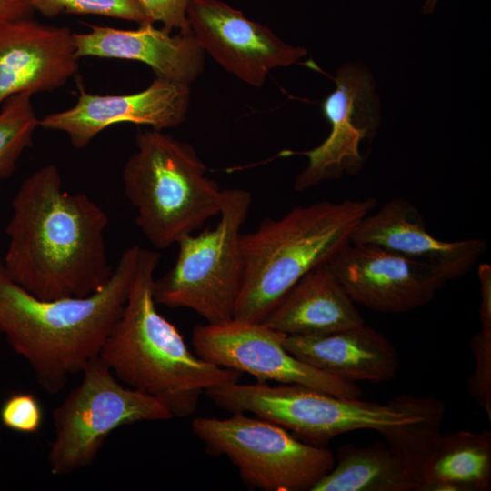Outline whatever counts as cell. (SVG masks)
Instances as JSON below:
<instances>
[{
    "mask_svg": "<svg viewBox=\"0 0 491 491\" xmlns=\"http://www.w3.org/2000/svg\"><path fill=\"white\" fill-rule=\"evenodd\" d=\"M475 371L468 378L469 394L485 410L491 422V332L481 329L470 340Z\"/></svg>",
    "mask_w": 491,
    "mask_h": 491,
    "instance_id": "25",
    "label": "cell"
},
{
    "mask_svg": "<svg viewBox=\"0 0 491 491\" xmlns=\"http://www.w3.org/2000/svg\"><path fill=\"white\" fill-rule=\"evenodd\" d=\"M336 89L322 102V112L330 124L328 136L306 151H284L282 155H305L307 166L296 175L294 187L306 191L319 184L356 175L365 159L360 143L370 140L380 125L379 97L371 72L359 63H346L336 72Z\"/></svg>",
    "mask_w": 491,
    "mask_h": 491,
    "instance_id": "11",
    "label": "cell"
},
{
    "mask_svg": "<svg viewBox=\"0 0 491 491\" xmlns=\"http://www.w3.org/2000/svg\"><path fill=\"white\" fill-rule=\"evenodd\" d=\"M251 204L249 191L223 189L217 225L183 237L174 266L155 279L156 304L189 308L207 323L233 318L243 277L241 229Z\"/></svg>",
    "mask_w": 491,
    "mask_h": 491,
    "instance_id": "7",
    "label": "cell"
},
{
    "mask_svg": "<svg viewBox=\"0 0 491 491\" xmlns=\"http://www.w3.org/2000/svg\"><path fill=\"white\" fill-rule=\"evenodd\" d=\"M420 491H487L491 487V432L441 434L421 473Z\"/></svg>",
    "mask_w": 491,
    "mask_h": 491,
    "instance_id": "20",
    "label": "cell"
},
{
    "mask_svg": "<svg viewBox=\"0 0 491 491\" xmlns=\"http://www.w3.org/2000/svg\"><path fill=\"white\" fill-rule=\"evenodd\" d=\"M1 421H0V440H1Z\"/></svg>",
    "mask_w": 491,
    "mask_h": 491,
    "instance_id": "31",
    "label": "cell"
},
{
    "mask_svg": "<svg viewBox=\"0 0 491 491\" xmlns=\"http://www.w3.org/2000/svg\"><path fill=\"white\" fill-rule=\"evenodd\" d=\"M285 348L303 362L347 382L393 379L399 359L393 344L363 324L321 336H286Z\"/></svg>",
    "mask_w": 491,
    "mask_h": 491,
    "instance_id": "18",
    "label": "cell"
},
{
    "mask_svg": "<svg viewBox=\"0 0 491 491\" xmlns=\"http://www.w3.org/2000/svg\"><path fill=\"white\" fill-rule=\"evenodd\" d=\"M135 145L123 169L124 190L155 247L177 244L218 216L223 189L191 145L151 129L136 134Z\"/></svg>",
    "mask_w": 491,
    "mask_h": 491,
    "instance_id": "5",
    "label": "cell"
},
{
    "mask_svg": "<svg viewBox=\"0 0 491 491\" xmlns=\"http://www.w3.org/2000/svg\"><path fill=\"white\" fill-rule=\"evenodd\" d=\"M420 417L411 423L379 432L392 455L405 470L422 485L423 466L438 441L445 417L444 403L431 396L418 397Z\"/></svg>",
    "mask_w": 491,
    "mask_h": 491,
    "instance_id": "22",
    "label": "cell"
},
{
    "mask_svg": "<svg viewBox=\"0 0 491 491\" xmlns=\"http://www.w3.org/2000/svg\"><path fill=\"white\" fill-rule=\"evenodd\" d=\"M78 90L74 106L39 119L40 127L64 132L76 149L119 123L146 125L158 131L176 127L185 120L190 104L189 85L160 77L129 95H93L82 85Z\"/></svg>",
    "mask_w": 491,
    "mask_h": 491,
    "instance_id": "14",
    "label": "cell"
},
{
    "mask_svg": "<svg viewBox=\"0 0 491 491\" xmlns=\"http://www.w3.org/2000/svg\"><path fill=\"white\" fill-rule=\"evenodd\" d=\"M418 483L392 455L386 442L345 446L336 466L312 491H418Z\"/></svg>",
    "mask_w": 491,
    "mask_h": 491,
    "instance_id": "21",
    "label": "cell"
},
{
    "mask_svg": "<svg viewBox=\"0 0 491 491\" xmlns=\"http://www.w3.org/2000/svg\"><path fill=\"white\" fill-rule=\"evenodd\" d=\"M439 0H425L422 6L423 14H432L435 12L436 6Z\"/></svg>",
    "mask_w": 491,
    "mask_h": 491,
    "instance_id": "30",
    "label": "cell"
},
{
    "mask_svg": "<svg viewBox=\"0 0 491 491\" xmlns=\"http://www.w3.org/2000/svg\"><path fill=\"white\" fill-rule=\"evenodd\" d=\"M478 277L481 292L479 306L481 329L491 332V267L488 264L479 266Z\"/></svg>",
    "mask_w": 491,
    "mask_h": 491,
    "instance_id": "28",
    "label": "cell"
},
{
    "mask_svg": "<svg viewBox=\"0 0 491 491\" xmlns=\"http://www.w3.org/2000/svg\"><path fill=\"white\" fill-rule=\"evenodd\" d=\"M186 15L204 52L252 86H262L271 70L294 65L307 55L305 48L285 43L219 0H190Z\"/></svg>",
    "mask_w": 491,
    "mask_h": 491,
    "instance_id": "12",
    "label": "cell"
},
{
    "mask_svg": "<svg viewBox=\"0 0 491 491\" xmlns=\"http://www.w3.org/2000/svg\"><path fill=\"white\" fill-rule=\"evenodd\" d=\"M73 33L78 58L85 56L134 60L146 64L155 77L190 85L203 72L205 53L191 34H172L153 23L135 30L88 25Z\"/></svg>",
    "mask_w": 491,
    "mask_h": 491,
    "instance_id": "17",
    "label": "cell"
},
{
    "mask_svg": "<svg viewBox=\"0 0 491 491\" xmlns=\"http://www.w3.org/2000/svg\"><path fill=\"white\" fill-rule=\"evenodd\" d=\"M328 264L355 303L385 314L421 307L446 283L432 266L370 244L350 242Z\"/></svg>",
    "mask_w": 491,
    "mask_h": 491,
    "instance_id": "13",
    "label": "cell"
},
{
    "mask_svg": "<svg viewBox=\"0 0 491 491\" xmlns=\"http://www.w3.org/2000/svg\"><path fill=\"white\" fill-rule=\"evenodd\" d=\"M73 33L32 17L0 24V107L18 94L51 92L78 72Z\"/></svg>",
    "mask_w": 491,
    "mask_h": 491,
    "instance_id": "15",
    "label": "cell"
},
{
    "mask_svg": "<svg viewBox=\"0 0 491 491\" xmlns=\"http://www.w3.org/2000/svg\"><path fill=\"white\" fill-rule=\"evenodd\" d=\"M376 205L373 197L319 201L242 233L243 277L233 317L262 322L301 277L351 242Z\"/></svg>",
    "mask_w": 491,
    "mask_h": 491,
    "instance_id": "4",
    "label": "cell"
},
{
    "mask_svg": "<svg viewBox=\"0 0 491 491\" xmlns=\"http://www.w3.org/2000/svg\"><path fill=\"white\" fill-rule=\"evenodd\" d=\"M286 335L262 322L231 318L197 325L192 345L202 359L254 376L257 382L276 381L312 387L336 396L360 398L362 390L298 359L284 346Z\"/></svg>",
    "mask_w": 491,
    "mask_h": 491,
    "instance_id": "10",
    "label": "cell"
},
{
    "mask_svg": "<svg viewBox=\"0 0 491 491\" xmlns=\"http://www.w3.org/2000/svg\"><path fill=\"white\" fill-rule=\"evenodd\" d=\"M328 263L301 277L262 321L286 336H321L366 324Z\"/></svg>",
    "mask_w": 491,
    "mask_h": 491,
    "instance_id": "19",
    "label": "cell"
},
{
    "mask_svg": "<svg viewBox=\"0 0 491 491\" xmlns=\"http://www.w3.org/2000/svg\"><path fill=\"white\" fill-rule=\"evenodd\" d=\"M33 14L26 0H0V24L32 17Z\"/></svg>",
    "mask_w": 491,
    "mask_h": 491,
    "instance_id": "29",
    "label": "cell"
},
{
    "mask_svg": "<svg viewBox=\"0 0 491 491\" xmlns=\"http://www.w3.org/2000/svg\"><path fill=\"white\" fill-rule=\"evenodd\" d=\"M29 94L6 99L0 107V179L9 177L22 154L33 145L39 119Z\"/></svg>",
    "mask_w": 491,
    "mask_h": 491,
    "instance_id": "23",
    "label": "cell"
},
{
    "mask_svg": "<svg viewBox=\"0 0 491 491\" xmlns=\"http://www.w3.org/2000/svg\"><path fill=\"white\" fill-rule=\"evenodd\" d=\"M192 430L208 453L225 456L245 483L265 491L311 490L335 465L327 448L260 417H196Z\"/></svg>",
    "mask_w": 491,
    "mask_h": 491,
    "instance_id": "9",
    "label": "cell"
},
{
    "mask_svg": "<svg viewBox=\"0 0 491 491\" xmlns=\"http://www.w3.org/2000/svg\"><path fill=\"white\" fill-rule=\"evenodd\" d=\"M12 209L3 265L11 280L45 300L85 296L107 283L108 216L88 195L65 191L55 165L23 181Z\"/></svg>",
    "mask_w": 491,
    "mask_h": 491,
    "instance_id": "1",
    "label": "cell"
},
{
    "mask_svg": "<svg viewBox=\"0 0 491 491\" xmlns=\"http://www.w3.org/2000/svg\"><path fill=\"white\" fill-rule=\"evenodd\" d=\"M0 421L8 429L36 433L43 422V411L37 398L28 392L10 395L0 407Z\"/></svg>",
    "mask_w": 491,
    "mask_h": 491,
    "instance_id": "26",
    "label": "cell"
},
{
    "mask_svg": "<svg viewBox=\"0 0 491 491\" xmlns=\"http://www.w3.org/2000/svg\"><path fill=\"white\" fill-rule=\"evenodd\" d=\"M83 378L52 414L55 436L47 463L64 476L91 466L108 436L120 426L173 416L158 398L122 384L98 356Z\"/></svg>",
    "mask_w": 491,
    "mask_h": 491,
    "instance_id": "8",
    "label": "cell"
},
{
    "mask_svg": "<svg viewBox=\"0 0 491 491\" xmlns=\"http://www.w3.org/2000/svg\"><path fill=\"white\" fill-rule=\"evenodd\" d=\"M31 8L46 17L61 14L97 15L139 25L152 23L136 0H26ZM154 24V23H153Z\"/></svg>",
    "mask_w": 491,
    "mask_h": 491,
    "instance_id": "24",
    "label": "cell"
},
{
    "mask_svg": "<svg viewBox=\"0 0 491 491\" xmlns=\"http://www.w3.org/2000/svg\"><path fill=\"white\" fill-rule=\"evenodd\" d=\"M351 242L378 246L425 263L446 282L467 275L487 250L482 238L444 241L432 235L420 210L402 197H394L366 215Z\"/></svg>",
    "mask_w": 491,
    "mask_h": 491,
    "instance_id": "16",
    "label": "cell"
},
{
    "mask_svg": "<svg viewBox=\"0 0 491 491\" xmlns=\"http://www.w3.org/2000/svg\"><path fill=\"white\" fill-rule=\"evenodd\" d=\"M205 393L232 414H254L318 446L349 431L381 432L420 417L418 396L412 395H401L383 405L340 397L301 385L273 386L266 382H230Z\"/></svg>",
    "mask_w": 491,
    "mask_h": 491,
    "instance_id": "6",
    "label": "cell"
},
{
    "mask_svg": "<svg viewBox=\"0 0 491 491\" xmlns=\"http://www.w3.org/2000/svg\"><path fill=\"white\" fill-rule=\"evenodd\" d=\"M143 247L126 248L107 283L85 296L40 299L0 266V334L29 364L39 386L57 394L99 356L121 316Z\"/></svg>",
    "mask_w": 491,
    "mask_h": 491,
    "instance_id": "2",
    "label": "cell"
},
{
    "mask_svg": "<svg viewBox=\"0 0 491 491\" xmlns=\"http://www.w3.org/2000/svg\"><path fill=\"white\" fill-rule=\"evenodd\" d=\"M0 266H1V264H0Z\"/></svg>",
    "mask_w": 491,
    "mask_h": 491,
    "instance_id": "32",
    "label": "cell"
},
{
    "mask_svg": "<svg viewBox=\"0 0 491 491\" xmlns=\"http://www.w3.org/2000/svg\"><path fill=\"white\" fill-rule=\"evenodd\" d=\"M159 260L157 252L142 249L124 310L99 356L122 384L184 417L194 412L202 391L237 382L242 373L191 352L175 326L158 312L153 288Z\"/></svg>",
    "mask_w": 491,
    "mask_h": 491,
    "instance_id": "3",
    "label": "cell"
},
{
    "mask_svg": "<svg viewBox=\"0 0 491 491\" xmlns=\"http://www.w3.org/2000/svg\"><path fill=\"white\" fill-rule=\"evenodd\" d=\"M152 23L160 22L163 29L170 34H191L187 19L190 0H136Z\"/></svg>",
    "mask_w": 491,
    "mask_h": 491,
    "instance_id": "27",
    "label": "cell"
}]
</instances>
